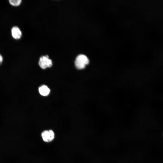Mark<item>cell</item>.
Segmentation results:
<instances>
[{
  "mask_svg": "<svg viewBox=\"0 0 163 163\" xmlns=\"http://www.w3.org/2000/svg\"><path fill=\"white\" fill-rule=\"evenodd\" d=\"M89 63V60L85 55L80 54L76 58L75 61V65L76 68L78 69L84 68L86 65Z\"/></svg>",
  "mask_w": 163,
  "mask_h": 163,
  "instance_id": "6da1fadb",
  "label": "cell"
},
{
  "mask_svg": "<svg viewBox=\"0 0 163 163\" xmlns=\"http://www.w3.org/2000/svg\"><path fill=\"white\" fill-rule=\"evenodd\" d=\"M39 64L41 68L44 69L47 68L51 67L52 66V62L51 60L49 59V56L46 55L40 57Z\"/></svg>",
  "mask_w": 163,
  "mask_h": 163,
  "instance_id": "7a4b0ae2",
  "label": "cell"
},
{
  "mask_svg": "<svg viewBox=\"0 0 163 163\" xmlns=\"http://www.w3.org/2000/svg\"><path fill=\"white\" fill-rule=\"evenodd\" d=\"M54 133L52 130L43 131L41 133V136L43 140L46 142L52 141L54 138Z\"/></svg>",
  "mask_w": 163,
  "mask_h": 163,
  "instance_id": "3957f363",
  "label": "cell"
},
{
  "mask_svg": "<svg viewBox=\"0 0 163 163\" xmlns=\"http://www.w3.org/2000/svg\"><path fill=\"white\" fill-rule=\"evenodd\" d=\"M11 33L13 37L16 40L20 39L22 36V32L17 26L13 27L11 30Z\"/></svg>",
  "mask_w": 163,
  "mask_h": 163,
  "instance_id": "277c9868",
  "label": "cell"
},
{
  "mask_svg": "<svg viewBox=\"0 0 163 163\" xmlns=\"http://www.w3.org/2000/svg\"><path fill=\"white\" fill-rule=\"evenodd\" d=\"M39 91L40 94L43 96L48 95L50 93V89L45 85H43L39 88Z\"/></svg>",
  "mask_w": 163,
  "mask_h": 163,
  "instance_id": "5b68a950",
  "label": "cell"
},
{
  "mask_svg": "<svg viewBox=\"0 0 163 163\" xmlns=\"http://www.w3.org/2000/svg\"><path fill=\"white\" fill-rule=\"evenodd\" d=\"M10 4L14 6H17L19 5L21 3V0H10Z\"/></svg>",
  "mask_w": 163,
  "mask_h": 163,
  "instance_id": "8992f818",
  "label": "cell"
},
{
  "mask_svg": "<svg viewBox=\"0 0 163 163\" xmlns=\"http://www.w3.org/2000/svg\"><path fill=\"white\" fill-rule=\"evenodd\" d=\"M3 60V57L0 54V66L2 63Z\"/></svg>",
  "mask_w": 163,
  "mask_h": 163,
  "instance_id": "52a82bcc",
  "label": "cell"
}]
</instances>
